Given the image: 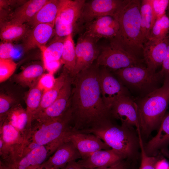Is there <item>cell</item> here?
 <instances>
[{
    "instance_id": "1",
    "label": "cell",
    "mask_w": 169,
    "mask_h": 169,
    "mask_svg": "<svg viewBox=\"0 0 169 169\" xmlns=\"http://www.w3.org/2000/svg\"><path fill=\"white\" fill-rule=\"evenodd\" d=\"M100 66L96 62L73 78L69 109L72 130L92 129L110 119L103 102L99 82Z\"/></svg>"
},
{
    "instance_id": "2",
    "label": "cell",
    "mask_w": 169,
    "mask_h": 169,
    "mask_svg": "<svg viewBox=\"0 0 169 169\" xmlns=\"http://www.w3.org/2000/svg\"><path fill=\"white\" fill-rule=\"evenodd\" d=\"M141 3L139 0H123L114 16L119 29L115 37L110 39V42L136 57L144 45L141 30Z\"/></svg>"
},
{
    "instance_id": "3",
    "label": "cell",
    "mask_w": 169,
    "mask_h": 169,
    "mask_svg": "<svg viewBox=\"0 0 169 169\" xmlns=\"http://www.w3.org/2000/svg\"><path fill=\"white\" fill-rule=\"evenodd\" d=\"M138 107L141 132L148 136L159 128L169 104V82L135 99Z\"/></svg>"
},
{
    "instance_id": "4",
    "label": "cell",
    "mask_w": 169,
    "mask_h": 169,
    "mask_svg": "<svg viewBox=\"0 0 169 169\" xmlns=\"http://www.w3.org/2000/svg\"><path fill=\"white\" fill-rule=\"evenodd\" d=\"M132 129L115 124L110 119L96 127L77 131L95 135L125 159L135 155L139 144Z\"/></svg>"
},
{
    "instance_id": "5",
    "label": "cell",
    "mask_w": 169,
    "mask_h": 169,
    "mask_svg": "<svg viewBox=\"0 0 169 169\" xmlns=\"http://www.w3.org/2000/svg\"><path fill=\"white\" fill-rule=\"evenodd\" d=\"M112 72L128 90L139 94V97H143L159 88L163 82V78L160 71L153 72L142 65Z\"/></svg>"
},
{
    "instance_id": "6",
    "label": "cell",
    "mask_w": 169,
    "mask_h": 169,
    "mask_svg": "<svg viewBox=\"0 0 169 169\" xmlns=\"http://www.w3.org/2000/svg\"><path fill=\"white\" fill-rule=\"evenodd\" d=\"M71 114L69 109L60 117L32 125L29 142L45 146L50 156L61 144L64 136L71 128Z\"/></svg>"
},
{
    "instance_id": "7",
    "label": "cell",
    "mask_w": 169,
    "mask_h": 169,
    "mask_svg": "<svg viewBox=\"0 0 169 169\" xmlns=\"http://www.w3.org/2000/svg\"><path fill=\"white\" fill-rule=\"evenodd\" d=\"M28 144L15 127L6 120L0 125V161L9 164L22 157Z\"/></svg>"
},
{
    "instance_id": "8",
    "label": "cell",
    "mask_w": 169,
    "mask_h": 169,
    "mask_svg": "<svg viewBox=\"0 0 169 169\" xmlns=\"http://www.w3.org/2000/svg\"><path fill=\"white\" fill-rule=\"evenodd\" d=\"M142 61L118 45L110 42L100 49L96 63L113 72L132 66L142 65Z\"/></svg>"
},
{
    "instance_id": "9",
    "label": "cell",
    "mask_w": 169,
    "mask_h": 169,
    "mask_svg": "<svg viewBox=\"0 0 169 169\" xmlns=\"http://www.w3.org/2000/svg\"><path fill=\"white\" fill-rule=\"evenodd\" d=\"M99 82L102 99L110 110L113 105L121 97L131 95L130 91L109 69L100 68Z\"/></svg>"
},
{
    "instance_id": "10",
    "label": "cell",
    "mask_w": 169,
    "mask_h": 169,
    "mask_svg": "<svg viewBox=\"0 0 169 169\" xmlns=\"http://www.w3.org/2000/svg\"><path fill=\"white\" fill-rule=\"evenodd\" d=\"M98 41L84 32L80 35L75 46L76 64L73 78L89 68L96 60L100 51Z\"/></svg>"
},
{
    "instance_id": "11",
    "label": "cell",
    "mask_w": 169,
    "mask_h": 169,
    "mask_svg": "<svg viewBox=\"0 0 169 169\" xmlns=\"http://www.w3.org/2000/svg\"><path fill=\"white\" fill-rule=\"evenodd\" d=\"M72 142L84 159L93 153L101 150H108L110 148L100 138L91 133L80 132L69 129L64 136L61 143Z\"/></svg>"
},
{
    "instance_id": "12",
    "label": "cell",
    "mask_w": 169,
    "mask_h": 169,
    "mask_svg": "<svg viewBox=\"0 0 169 169\" xmlns=\"http://www.w3.org/2000/svg\"><path fill=\"white\" fill-rule=\"evenodd\" d=\"M110 111L111 117L120 120L122 125L131 129L135 126L138 134L141 133L137 105L131 95L120 98L113 105Z\"/></svg>"
},
{
    "instance_id": "13",
    "label": "cell",
    "mask_w": 169,
    "mask_h": 169,
    "mask_svg": "<svg viewBox=\"0 0 169 169\" xmlns=\"http://www.w3.org/2000/svg\"><path fill=\"white\" fill-rule=\"evenodd\" d=\"M121 0H92L86 1L78 22L79 26L102 16H114L122 4Z\"/></svg>"
},
{
    "instance_id": "14",
    "label": "cell",
    "mask_w": 169,
    "mask_h": 169,
    "mask_svg": "<svg viewBox=\"0 0 169 169\" xmlns=\"http://www.w3.org/2000/svg\"><path fill=\"white\" fill-rule=\"evenodd\" d=\"M73 78L69 75L54 102L48 108L35 117L33 121L42 123L60 117L69 109Z\"/></svg>"
},
{
    "instance_id": "15",
    "label": "cell",
    "mask_w": 169,
    "mask_h": 169,
    "mask_svg": "<svg viewBox=\"0 0 169 169\" xmlns=\"http://www.w3.org/2000/svg\"><path fill=\"white\" fill-rule=\"evenodd\" d=\"M169 42L167 36L163 39H149L144 44L142 49L143 60L149 69L156 72L162 65Z\"/></svg>"
},
{
    "instance_id": "16",
    "label": "cell",
    "mask_w": 169,
    "mask_h": 169,
    "mask_svg": "<svg viewBox=\"0 0 169 169\" xmlns=\"http://www.w3.org/2000/svg\"><path fill=\"white\" fill-rule=\"evenodd\" d=\"M55 23H41L29 30L24 37L23 48L27 52L37 48L40 49L46 46V44L55 33Z\"/></svg>"
},
{
    "instance_id": "17",
    "label": "cell",
    "mask_w": 169,
    "mask_h": 169,
    "mask_svg": "<svg viewBox=\"0 0 169 169\" xmlns=\"http://www.w3.org/2000/svg\"><path fill=\"white\" fill-rule=\"evenodd\" d=\"M79 158H81V155L73 144L70 142H64L40 166L47 168L62 169L69 162Z\"/></svg>"
},
{
    "instance_id": "18",
    "label": "cell",
    "mask_w": 169,
    "mask_h": 169,
    "mask_svg": "<svg viewBox=\"0 0 169 169\" xmlns=\"http://www.w3.org/2000/svg\"><path fill=\"white\" fill-rule=\"evenodd\" d=\"M124 158L112 149L96 151L79 160L78 163L85 169L108 167L121 161Z\"/></svg>"
},
{
    "instance_id": "19",
    "label": "cell",
    "mask_w": 169,
    "mask_h": 169,
    "mask_svg": "<svg viewBox=\"0 0 169 169\" xmlns=\"http://www.w3.org/2000/svg\"><path fill=\"white\" fill-rule=\"evenodd\" d=\"M4 120L18 130L25 142L28 144L31 135L32 124L29 120L26 109L19 104L12 107Z\"/></svg>"
},
{
    "instance_id": "20",
    "label": "cell",
    "mask_w": 169,
    "mask_h": 169,
    "mask_svg": "<svg viewBox=\"0 0 169 169\" xmlns=\"http://www.w3.org/2000/svg\"><path fill=\"white\" fill-rule=\"evenodd\" d=\"M66 0H49L26 24L33 28L41 23H55Z\"/></svg>"
},
{
    "instance_id": "21",
    "label": "cell",
    "mask_w": 169,
    "mask_h": 169,
    "mask_svg": "<svg viewBox=\"0 0 169 169\" xmlns=\"http://www.w3.org/2000/svg\"><path fill=\"white\" fill-rule=\"evenodd\" d=\"M49 156V152L46 146H39L20 159L9 164L6 165L10 169H29L33 166L42 164Z\"/></svg>"
},
{
    "instance_id": "22",
    "label": "cell",
    "mask_w": 169,
    "mask_h": 169,
    "mask_svg": "<svg viewBox=\"0 0 169 169\" xmlns=\"http://www.w3.org/2000/svg\"><path fill=\"white\" fill-rule=\"evenodd\" d=\"M49 0H29L16 9L8 22L25 24L28 23Z\"/></svg>"
},
{
    "instance_id": "23",
    "label": "cell",
    "mask_w": 169,
    "mask_h": 169,
    "mask_svg": "<svg viewBox=\"0 0 169 169\" xmlns=\"http://www.w3.org/2000/svg\"><path fill=\"white\" fill-rule=\"evenodd\" d=\"M169 145V114L165 115L157 134L147 143L144 150L146 153L149 156L159 150L165 151Z\"/></svg>"
},
{
    "instance_id": "24",
    "label": "cell",
    "mask_w": 169,
    "mask_h": 169,
    "mask_svg": "<svg viewBox=\"0 0 169 169\" xmlns=\"http://www.w3.org/2000/svg\"><path fill=\"white\" fill-rule=\"evenodd\" d=\"M69 75L68 71L64 67L62 72L56 79L53 87L50 90L43 94L39 106L33 115V120L35 117L54 102L58 96L67 78Z\"/></svg>"
},
{
    "instance_id": "25",
    "label": "cell",
    "mask_w": 169,
    "mask_h": 169,
    "mask_svg": "<svg viewBox=\"0 0 169 169\" xmlns=\"http://www.w3.org/2000/svg\"><path fill=\"white\" fill-rule=\"evenodd\" d=\"M85 1L84 0H66L58 17L65 23L78 24Z\"/></svg>"
},
{
    "instance_id": "26",
    "label": "cell",
    "mask_w": 169,
    "mask_h": 169,
    "mask_svg": "<svg viewBox=\"0 0 169 169\" xmlns=\"http://www.w3.org/2000/svg\"><path fill=\"white\" fill-rule=\"evenodd\" d=\"M44 66L38 64H31L23 69L16 75V82L21 85L32 88L44 74Z\"/></svg>"
},
{
    "instance_id": "27",
    "label": "cell",
    "mask_w": 169,
    "mask_h": 169,
    "mask_svg": "<svg viewBox=\"0 0 169 169\" xmlns=\"http://www.w3.org/2000/svg\"><path fill=\"white\" fill-rule=\"evenodd\" d=\"M140 13L141 33L144 44L148 39L151 29L155 21L149 0H141Z\"/></svg>"
},
{
    "instance_id": "28",
    "label": "cell",
    "mask_w": 169,
    "mask_h": 169,
    "mask_svg": "<svg viewBox=\"0 0 169 169\" xmlns=\"http://www.w3.org/2000/svg\"><path fill=\"white\" fill-rule=\"evenodd\" d=\"M27 24L8 22L2 28L0 38L3 42H11L24 38L29 30Z\"/></svg>"
},
{
    "instance_id": "29",
    "label": "cell",
    "mask_w": 169,
    "mask_h": 169,
    "mask_svg": "<svg viewBox=\"0 0 169 169\" xmlns=\"http://www.w3.org/2000/svg\"><path fill=\"white\" fill-rule=\"evenodd\" d=\"M62 64L73 77L76 64L75 46L73 38V34L66 36L64 39V46L60 59Z\"/></svg>"
},
{
    "instance_id": "30",
    "label": "cell",
    "mask_w": 169,
    "mask_h": 169,
    "mask_svg": "<svg viewBox=\"0 0 169 169\" xmlns=\"http://www.w3.org/2000/svg\"><path fill=\"white\" fill-rule=\"evenodd\" d=\"M65 37L55 36L49 45L40 49L42 58L54 60H60Z\"/></svg>"
},
{
    "instance_id": "31",
    "label": "cell",
    "mask_w": 169,
    "mask_h": 169,
    "mask_svg": "<svg viewBox=\"0 0 169 169\" xmlns=\"http://www.w3.org/2000/svg\"><path fill=\"white\" fill-rule=\"evenodd\" d=\"M30 88L26 97V110L29 120L32 124L33 115L41 103L43 92L36 85Z\"/></svg>"
},
{
    "instance_id": "32",
    "label": "cell",
    "mask_w": 169,
    "mask_h": 169,
    "mask_svg": "<svg viewBox=\"0 0 169 169\" xmlns=\"http://www.w3.org/2000/svg\"><path fill=\"white\" fill-rule=\"evenodd\" d=\"M169 18L165 14L155 22L148 39H163L168 36Z\"/></svg>"
},
{
    "instance_id": "33",
    "label": "cell",
    "mask_w": 169,
    "mask_h": 169,
    "mask_svg": "<svg viewBox=\"0 0 169 169\" xmlns=\"http://www.w3.org/2000/svg\"><path fill=\"white\" fill-rule=\"evenodd\" d=\"M119 29V25L116 26L93 28H85L86 34L98 41L102 38L110 39L116 35Z\"/></svg>"
},
{
    "instance_id": "34",
    "label": "cell",
    "mask_w": 169,
    "mask_h": 169,
    "mask_svg": "<svg viewBox=\"0 0 169 169\" xmlns=\"http://www.w3.org/2000/svg\"><path fill=\"white\" fill-rule=\"evenodd\" d=\"M17 67V64L12 58L0 59V82L8 79L14 73Z\"/></svg>"
},
{
    "instance_id": "35",
    "label": "cell",
    "mask_w": 169,
    "mask_h": 169,
    "mask_svg": "<svg viewBox=\"0 0 169 169\" xmlns=\"http://www.w3.org/2000/svg\"><path fill=\"white\" fill-rule=\"evenodd\" d=\"M55 36L65 37L78 30L79 26L78 23L69 24L63 22L58 17L55 22Z\"/></svg>"
},
{
    "instance_id": "36",
    "label": "cell",
    "mask_w": 169,
    "mask_h": 169,
    "mask_svg": "<svg viewBox=\"0 0 169 169\" xmlns=\"http://www.w3.org/2000/svg\"><path fill=\"white\" fill-rule=\"evenodd\" d=\"M118 25V23L112 16L107 15L98 18L85 24V28H93Z\"/></svg>"
},
{
    "instance_id": "37",
    "label": "cell",
    "mask_w": 169,
    "mask_h": 169,
    "mask_svg": "<svg viewBox=\"0 0 169 169\" xmlns=\"http://www.w3.org/2000/svg\"><path fill=\"white\" fill-rule=\"evenodd\" d=\"M141 150V161L139 169H156L155 165L157 158L148 155L146 153L141 137L139 138Z\"/></svg>"
},
{
    "instance_id": "38",
    "label": "cell",
    "mask_w": 169,
    "mask_h": 169,
    "mask_svg": "<svg viewBox=\"0 0 169 169\" xmlns=\"http://www.w3.org/2000/svg\"><path fill=\"white\" fill-rule=\"evenodd\" d=\"M55 80L54 74L48 72L42 75L37 82L36 86L43 94L53 87Z\"/></svg>"
},
{
    "instance_id": "39",
    "label": "cell",
    "mask_w": 169,
    "mask_h": 169,
    "mask_svg": "<svg viewBox=\"0 0 169 169\" xmlns=\"http://www.w3.org/2000/svg\"><path fill=\"white\" fill-rule=\"evenodd\" d=\"M14 102V99L11 96L4 94L0 95V124L4 120L7 114Z\"/></svg>"
},
{
    "instance_id": "40",
    "label": "cell",
    "mask_w": 169,
    "mask_h": 169,
    "mask_svg": "<svg viewBox=\"0 0 169 169\" xmlns=\"http://www.w3.org/2000/svg\"><path fill=\"white\" fill-rule=\"evenodd\" d=\"M155 21L166 14L169 4L168 0H149Z\"/></svg>"
},
{
    "instance_id": "41",
    "label": "cell",
    "mask_w": 169,
    "mask_h": 169,
    "mask_svg": "<svg viewBox=\"0 0 169 169\" xmlns=\"http://www.w3.org/2000/svg\"><path fill=\"white\" fill-rule=\"evenodd\" d=\"M14 51V46L11 42L2 41L0 43V59L12 58Z\"/></svg>"
},
{
    "instance_id": "42",
    "label": "cell",
    "mask_w": 169,
    "mask_h": 169,
    "mask_svg": "<svg viewBox=\"0 0 169 169\" xmlns=\"http://www.w3.org/2000/svg\"><path fill=\"white\" fill-rule=\"evenodd\" d=\"M44 67L48 72L54 74L59 69L62 64L61 60H54L42 58Z\"/></svg>"
},
{
    "instance_id": "43",
    "label": "cell",
    "mask_w": 169,
    "mask_h": 169,
    "mask_svg": "<svg viewBox=\"0 0 169 169\" xmlns=\"http://www.w3.org/2000/svg\"><path fill=\"white\" fill-rule=\"evenodd\" d=\"M162 68L159 71L163 78V82H169V42L167 52L162 64Z\"/></svg>"
},
{
    "instance_id": "44",
    "label": "cell",
    "mask_w": 169,
    "mask_h": 169,
    "mask_svg": "<svg viewBox=\"0 0 169 169\" xmlns=\"http://www.w3.org/2000/svg\"><path fill=\"white\" fill-rule=\"evenodd\" d=\"M128 166L127 163L122 160L116 164L109 167L93 169H127Z\"/></svg>"
},
{
    "instance_id": "45",
    "label": "cell",
    "mask_w": 169,
    "mask_h": 169,
    "mask_svg": "<svg viewBox=\"0 0 169 169\" xmlns=\"http://www.w3.org/2000/svg\"><path fill=\"white\" fill-rule=\"evenodd\" d=\"M155 168L156 169H169V164L165 159L158 160Z\"/></svg>"
},
{
    "instance_id": "46",
    "label": "cell",
    "mask_w": 169,
    "mask_h": 169,
    "mask_svg": "<svg viewBox=\"0 0 169 169\" xmlns=\"http://www.w3.org/2000/svg\"><path fill=\"white\" fill-rule=\"evenodd\" d=\"M63 169H85L81 167L76 161H71L67 164Z\"/></svg>"
},
{
    "instance_id": "47",
    "label": "cell",
    "mask_w": 169,
    "mask_h": 169,
    "mask_svg": "<svg viewBox=\"0 0 169 169\" xmlns=\"http://www.w3.org/2000/svg\"><path fill=\"white\" fill-rule=\"evenodd\" d=\"M29 169H53V168L50 169V168H45L42 167L41 166H40V165H39L33 166L30 167Z\"/></svg>"
},
{
    "instance_id": "48",
    "label": "cell",
    "mask_w": 169,
    "mask_h": 169,
    "mask_svg": "<svg viewBox=\"0 0 169 169\" xmlns=\"http://www.w3.org/2000/svg\"><path fill=\"white\" fill-rule=\"evenodd\" d=\"M62 169H63V168Z\"/></svg>"
}]
</instances>
